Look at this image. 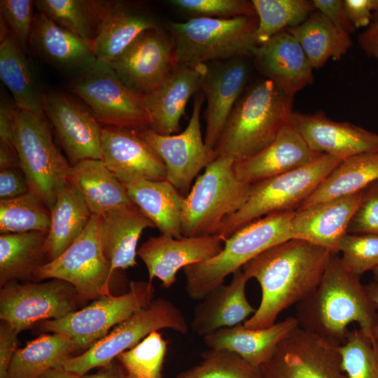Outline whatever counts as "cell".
<instances>
[{
	"label": "cell",
	"instance_id": "1",
	"mask_svg": "<svg viewBox=\"0 0 378 378\" xmlns=\"http://www.w3.org/2000/svg\"><path fill=\"white\" fill-rule=\"evenodd\" d=\"M330 252L309 241L293 238L263 251L242 267L261 288L255 312L243 323L250 329L275 323L278 316L306 298L318 285Z\"/></svg>",
	"mask_w": 378,
	"mask_h": 378
},
{
	"label": "cell",
	"instance_id": "2",
	"mask_svg": "<svg viewBox=\"0 0 378 378\" xmlns=\"http://www.w3.org/2000/svg\"><path fill=\"white\" fill-rule=\"evenodd\" d=\"M377 307L370 298L360 276L349 272L338 253H330L317 287L297 304L299 327L342 344L357 323L359 329L377 344Z\"/></svg>",
	"mask_w": 378,
	"mask_h": 378
},
{
	"label": "cell",
	"instance_id": "3",
	"mask_svg": "<svg viewBox=\"0 0 378 378\" xmlns=\"http://www.w3.org/2000/svg\"><path fill=\"white\" fill-rule=\"evenodd\" d=\"M293 101L267 79L249 86L225 124L214 149L217 155L237 162L267 146L289 121Z\"/></svg>",
	"mask_w": 378,
	"mask_h": 378
},
{
	"label": "cell",
	"instance_id": "4",
	"mask_svg": "<svg viewBox=\"0 0 378 378\" xmlns=\"http://www.w3.org/2000/svg\"><path fill=\"white\" fill-rule=\"evenodd\" d=\"M295 211L272 213L252 221L232 234L217 255L184 267L189 298L203 299L223 284L226 276L258 255L293 239L291 221Z\"/></svg>",
	"mask_w": 378,
	"mask_h": 378
},
{
	"label": "cell",
	"instance_id": "5",
	"mask_svg": "<svg viewBox=\"0 0 378 378\" xmlns=\"http://www.w3.org/2000/svg\"><path fill=\"white\" fill-rule=\"evenodd\" d=\"M251 184L239 178L234 161L218 156L199 175L185 197L181 214L183 237L217 235L223 221L246 202Z\"/></svg>",
	"mask_w": 378,
	"mask_h": 378
},
{
	"label": "cell",
	"instance_id": "6",
	"mask_svg": "<svg viewBox=\"0 0 378 378\" xmlns=\"http://www.w3.org/2000/svg\"><path fill=\"white\" fill-rule=\"evenodd\" d=\"M257 27V17L192 18L169 22L168 32L176 64L195 65L251 56Z\"/></svg>",
	"mask_w": 378,
	"mask_h": 378
},
{
	"label": "cell",
	"instance_id": "7",
	"mask_svg": "<svg viewBox=\"0 0 378 378\" xmlns=\"http://www.w3.org/2000/svg\"><path fill=\"white\" fill-rule=\"evenodd\" d=\"M341 161L323 154L303 167L252 184L245 204L223 221L216 236L225 242L256 219L272 213L298 210Z\"/></svg>",
	"mask_w": 378,
	"mask_h": 378
},
{
	"label": "cell",
	"instance_id": "8",
	"mask_svg": "<svg viewBox=\"0 0 378 378\" xmlns=\"http://www.w3.org/2000/svg\"><path fill=\"white\" fill-rule=\"evenodd\" d=\"M15 146L29 190L50 211L68 183L71 167L55 144L44 115L16 108L13 113Z\"/></svg>",
	"mask_w": 378,
	"mask_h": 378
},
{
	"label": "cell",
	"instance_id": "9",
	"mask_svg": "<svg viewBox=\"0 0 378 378\" xmlns=\"http://www.w3.org/2000/svg\"><path fill=\"white\" fill-rule=\"evenodd\" d=\"M169 328L182 335L188 325L181 309L164 298L150 303L119 323L85 352L68 358L62 366L79 377L94 368L110 364L122 352L132 348L154 331Z\"/></svg>",
	"mask_w": 378,
	"mask_h": 378
},
{
	"label": "cell",
	"instance_id": "10",
	"mask_svg": "<svg viewBox=\"0 0 378 378\" xmlns=\"http://www.w3.org/2000/svg\"><path fill=\"white\" fill-rule=\"evenodd\" d=\"M154 293L155 288L149 281H132L126 293L102 296L60 319L42 321L40 330L65 337L76 351H86L111 328L148 306Z\"/></svg>",
	"mask_w": 378,
	"mask_h": 378
},
{
	"label": "cell",
	"instance_id": "11",
	"mask_svg": "<svg viewBox=\"0 0 378 378\" xmlns=\"http://www.w3.org/2000/svg\"><path fill=\"white\" fill-rule=\"evenodd\" d=\"M68 88L87 104L99 123L138 131L150 128L144 96L127 88L106 61L97 59L75 74Z\"/></svg>",
	"mask_w": 378,
	"mask_h": 378
},
{
	"label": "cell",
	"instance_id": "12",
	"mask_svg": "<svg viewBox=\"0 0 378 378\" xmlns=\"http://www.w3.org/2000/svg\"><path fill=\"white\" fill-rule=\"evenodd\" d=\"M101 216L92 215L80 236L59 256L40 267L33 279L65 281L82 301L110 295L115 274L106 258L100 238Z\"/></svg>",
	"mask_w": 378,
	"mask_h": 378
},
{
	"label": "cell",
	"instance_id": "13",
	"mask_svg": "<svg viewBox=\"0 0 378 378\" xmlns=\"http://www.w3.org/2000/svg\"><path fill=\"white\" fill-rule=\"evenodd\" d=\"M81 301L76 288L63 280L27 284L15 281L1 288L0 318L20 333L42 321L66 316L78 310Z\"/></svg>",
	"mask_w": 378,
	"mask_h": 378
},
{
	"label": "cell",
	"instance_id": "14",
	"mask_svg": "<svg viewBox=\"0 0 378 378\" xmlns=\"http://www.w3.org/2000/svg\"><path fill=\"white\" fill-rule=\"evenodd\" d=\"M340 344L307 331L293 330L260 366L262 378H348Z\"/></svg>",
	"mask_w": 378,
	"mask_h": 378
},
{
	"label": "cell",
	"instance_id": "15",
	"mask_svg": "<svg viewBox=\"0 0 378 378\" xmlns=\"http://www.w3.org/2000/svg\"><path fill=\"white\" fill-rule=\"evenodd\" d=\"M204 99L201 92L195 94L191 117L180 133L162 135L150 128L139 131L163 161L166 180L185 196L200 172L218 157L202 138L200 117Z\"/></svg>",
	"mask_w": 378,
	"mask_h": 378
},
{
	"label": "cell",
	"instance_id": "16",
	"mask_svg": "<svg viewBox=\"0 0 378 378\" xmlns=\"http://www.w3.org/2000/svg\"><path fill=\"white\" fill-rule=\"evenodd\" d=\"M108 63L127 88L142 96L158 88L177 66L170 35L162 28L144 31Z\"/></svg>",
	"mask_w": 378,
	"mask_h": 378
},
{
	"label": "cell",
	"instance_id": "17",
	"mask_svg": "<svg viewBox=\"0 0 378 378\" xmlns=\"http://www.w3.org/2000/svg\"><path fill=\"white\" fill-rule=\"evenodd\" d=\"M101 149V160L124 186L141 180H166L163 161L138 130L104 125Z\"/></svg>",
	"mask_w": 378,
	"mask_h": 378
},
{
	"label": "cell",
	"instance_id": "18",
	"mask_svg": "<svg viewBox=\"0 0 378 378\" xmlns=\"http://www.w3.org/2000/svg\"><path fill=\"white\" fill-rule=\"evenodd\" d=\"M43 111L73 164L102 160V127L90 110L61 92H49L44 93Z\"/></svg>",
	"mask_w": 378,
	"mask_h": 378
},
{
	"label": "cell",
	"instance_id": "19",
	"mask_svg": "<svg viewBox=\"0 0 378 378\" xmlns=\"http://www.w3.org/2000/svg\"><path fill=\"white\" fill-rule=\"evenodd\" d=\"M224 242L216 235L174 238L160 234L149 237L137 249L152 283L154 278L166 288L176 281L178 271L192 264L206 261L217 255Z\"/></svg>",
	"mask_w": 378,
	"mask_h": 378
},
{
	"label": "cell",
	"instance_id": "20",
	"mask_svg": "<svg viewBox=\"0 0 378 378\" xmlns=\"http://www.w3.org/2000/svg\"><path fill=\"white\" fill-rule=\"evenodd\" d=\"M290 122L313 150L343 160L378 151V134L348 122H337L323 112L293 111Z\"/></svg>",
	"mask_w": 378,
	"mask_h": 378
},
{
	"label": "cell",
	"instance_id": "21",
	"mask_svg": "<svg viewBox=\"0 0 378 378\" xmlns=\"http://www.w3.org/2000/svg\"><path fill=\"white\" fill-rule=\"evenodd\" d=\"M201 85L206 99L204 111L206 132L204 142L215 149L225 124L245 88L249 69L245 57L214 62Z\"/></svg>",
	"mask_w": 378,
	"mask_h": 378
},
{
	"label": "cell",
	"instance_id": "22",
	"mask_svg": "<svg viewBox=\"0 0 378 378\" xmlns=\"http://www.w3.org/2000/svg\"><path fill=\"white\" fill-rule=\"evenodd\" d=\"M251 57L255 69L284 93L295 94L314 82L313 68L297 39L284 29L257 46Z\"/></svg>",
	"mask_w": 378,
	"mask_h": 378
},
{
	"label": "cell",
	"instance_id": "23",
	"mask_svg": "<svg viewBox=\"0 0 378 378\" xmlns=\"http://www.w3.org/2000/svg\"><path fill=\"white\" fill-rule=\"evenodd\" d=\"M207 70V64L177 65L158 88L144 96L152 130L162 135L180 131L187 103L201 91Z\"/></svg>",
	"mask_w": 378,
	"mask_h": 378
},
{
	"label": "cell",
	"instance_id": "24",
	"mask_svg": "<svg viewBox=\"0 0 378 378\" xmlns=\"http://www.w3.org/2000/svg\"><path fill=\"white\" fill-rule=\"evenodd\" d=\"M322 155L310 148L289 120L270 144L234 162V169L240 180L252 185L308 164Z\"/></svg>",
	"mask_w": 378,
	"mask_h": 378
},
{
	"label": "cell",
	"instance_id": "25",
	"mask_svg": "<svg viewBox=\"0 0 378 378\" xmlns=\"http://www.w3.org/2000/svg\"><path fill=\"white\" fill-rule=\"evenodd\" d=\"M363 191L296 210L291 221L293 238L338 253L340 242L347 233Z\"/></svg>",
	"mask_w": 378,
	"mask_h": 378
},
{
	"label": "cell",
	"instance_id": "26",
	"mask_svg": "<svg viewBox=\"0 0 378 378\" xmlns=\"http://www.w3.org/2000/svg\"><path fill=\"white\" fill-rule=\"evenodd\" d=\"M249 279L239 269L230 284H222L200 300L195 307L190 328L205 337L214 332L243 323L256 311L246 295Z\"/></svg>",
	"mask_w": 378,
	"mask_h": 378
},
{
	"label": "cell",
	"instance_id": "27",
	"mask_svg": "<svg viewBox=\"0 0 378 378\" xmlns=\"http://www.w3.org/2000/svg\"><path fill=\"white\" fill-rule=\"evenodd\" d=\"M29 46L53 66L74 75L97 61L89 42L39 11L34 15Z\"/></svg>",
	"mask_w": 378,
	"mask_h": 378
},
{
	"label": "cell",
	"instance_id": "28",
	"mask_svg": "<svg viewBox=\"0 0 378 378\" xmlns=\"http://www.w3.org/2000/svg\"><path fill=\"white\" fill-rule=\"evenodd\" d=\"M162 28L148 8L137 3L111 1L92 48L97 59L111 62L146 30Z\"/></svg>",
	"mask_w": 378,
	"mask_h": 378
},
{
	"label": "cell",
	"instance_id": "29",
	"mask_svg": "<svg viewBox=\"0 0 378 378\" xmlns=\"http://www.w3.org/2000/svg\"><path fill=\"white\" fill-rule=\"evenodd\" d=\"M148 227L155 226L134 204L101 216L102 247L113 272L137 265L138 241Z\"/></svg>",
	"mask_w": 378,
	"mask_h": 378
},
{
	"label": "cell",
	"instance_id": "30",
	"mask_svg": "<svg viewBox=\"0 0 378 378\" xmlns=\"http://www.w3.org/2000/svg\"><path fill=\"white\" fill-rule=\"evenodd\" d=\"M298 327L295 316L260 329L247 328L241 323L219 329L204 337V342L210 349L233 351L260 367L276 346Z\"/></svg>",
	"mask_w": 378,
	"mask_h": 378
},
{
	"label": "cell",
	"instance_id": "31",
	"mask_svg": "<svg viewBox=\"0 0 378 378\" xmlns=\"http://www.w3.org/2000/svg\"><path fill=\"white\" fill-rule=\"evenodd\" d=\"M1 20V80L10 92L18 108L44 115V92L36 71L5 22Z\"/></svg>",
	"mask_w": 378,
	"mask_h": 378
},
{
	"label": "cell",
	"instance_id": "32",
	"mask_svg": "<svg viewBox=\"0 0 378 378\" xmlns=\"http://www.w3.org/2000/svg\"><path fill=\"white\" fill-rule=\"evenodd\" d=\"M67 181L81 194L92 215L102 216L133 204L125 186L101 160H84L71 165Z\"/></svg>",
	"mask_w": 378,
	"mask_h": 378
},
{
	"label": "cell",
	"instance_id": "33",
	"mask_svg": "<svg viewBox=\"0 0 378 378\" xmlns=\"http://www.w3.org/2000/svg\"><path fill=\"white\" fill-rule=\"evenodd\" d=\"M127 195L162 234L181 238L183 195L167 180H141L125 185Z\"/></svg>",
	"mask_w": 378,
	"mask_h": 378
},
{
	"label": "cell",
	"instance_id": "34",
	"mask_svg": "<svg viewBox=\"0 0 378 378\" xmlns=\"http://www.w3.org/2000/svg\"><path fill=\"white\" fill-rule=\"evenodd\" d=\"M50 213L45 245L48 262L59 256L80 236L92 216L81 194L69 183L59 192Z\"/></svg>",
	"mask_w": 378,
	"mask_h": 378
},
{
	"label": "cell",
	"instance_id": "35",
	"mask_svg": "<svg viewBox=\"0 0 378 378\" xmlns=\"http://www.w3.org/2000/svg\"><path fill=\"white\" fill-rule=\"evenodd\" d=\"M378 180V151L342 160L298 209L358 192Z\"/></svg>",
	"mask_w": 378,
	"mask_h": 378
},
{
	"label": "cell",
	"instance_id": "36",
	"mask_svg": "<svg viewBox=\"0 0 378 378\" xmlns=\"http://www.w3.org/2000/svg\"><path fill=\"white\" fill-rule=\"evenodd\" d=\"M47 235L48 232L37 231L1 234V287L17 280L33 279L37 270L48 262Z\"/></svg>",
	"mask_w": 378,
	"mask_h": 378
},
{
	"label": "cell",
	"instance_id": "37",
	"mask_svg": "<svg viewBox=\"0 0 378 378\" xmlns=\"http://www.w3.org/2000/svg\"><path fill=\"white\" fill-rule=\"evenodd\" d=\"M286 29L299 42L313 69L323 67L330 59H341L352 45L351 34L316 10L300 25Z\"/></svg>",
	"mask_w": 378,
	"mask_h": 378
},
{
	"label": "cell",
	"instance_id": "38",
	"mask_svg": "<svg viewBox=\"0 0 378 378\" xmlns=\"http://www.w3.org/2000/svg\"><path fill=\"white\" fill-rule=\"evenodd\" d=\"M111 1L37 0L34 6L56 24L91 45L98 36Z\"/></svg>",
	"mask_w": 378,
	"mask_h": 378
},
{
	"label": "cell",
	"instance_id": "39",
	"mask_svg": "<svg viewBox=\"0 0 378 378\" xmlns=\"http://www.w3.org/2000/svg\"><path fill=\"white\" fill-rule=\"evenodd\" d=\"M75 351L65 337L42 334L17 350L5 378H41L49 370L61 366Z\"/></svg>",
	"mask_w": 378,
	"mask_h": 378
},
{
	"label": "cell",
	"instance_id": "40",
	"mask_svg": "<svg viewBox=\"0 0 378 378\" xmlns=\"http://www.w3.org/2000/svg\"><path fill=\"white\" fill-rule=\"evenodd\" d=\"M257 18L258 46L274 35L297 27L316 10L312 0H252Z\"/></svg>",
	"mask_w": 378,
	"mask_h": 378
},
{
	"label": "cell",
	"instance_id": "41",
	"mask_svg": "<svg viewBox=\"0 0 378 378\" xmlns=\"http://www.w3.org/2000/svg\"><path fill=\"white\" fill-rule=\"evenodd\" d=\"M51 213L33 192L0 200L1 234L26 232H48Z\"/></svg>",
	"mask_w": 378,
	"mask_h": 378
},
{
	"label": "cell",
	"instance_id": "42",
	"mask_svg": "<svg viewBox=\"0 0 378 378\" xmlns=\"http://www.w3.org/2000/svg\"><path fill=\"white\" fill-rule=\"evenodd\" d=\"M202 360L176 378H262L260 367L227 349H210Z\"/></svg>",
	"mask_w": 378,
	"mask_h": 378
},
{
	"label": "cell",
	"instance_id": "43",
	"mask_svg": "<svg viewBox=\"0 0 378 378\" xmlns=\"http://www.w3.org/2000/svg\"><path fill=\"white\" fill-rule=\"evenodd\" d=\"M167 349V341L158 331H154L116 358L127 378H162Z\"/></svg>",
	"mask_w": 378,
	"mask_h": 378
},
{
	"label": "cell",
	"instance_id": "44",
	"mask_svg": "<svg viewBox=\"0 0 378 378\" xmlns=\"http://www.w3.org/2000/svg\"><path fill=\"white\" fill-rule=\"evenodd\" d=\"M340 354L348 378H378V345L360 329L349 331Z\"/></svg>",
	"mask_w": 378,
	"mask_h": 378
},
{
	"label": "cell",
	"instance_id": "45",
	"mask_svg": "<svg viewBox=\"0 0 378 378\" xmlns=\"http://www.w3.org/2000/svg\"><path fill=\"white\" fill-rule=\"evenodd\" d=\"M341 260L351 273L360 277L378 266V235L346 233L340 242Z\"/></svg>",
	"mask_w": 378,
	"mask_h": 378
},
{
	"label": "cell",
	"instance_id": "46",
	"mask_svg": "<svg viewBox=\"0 0 378 378\" xmlns=\"http://www.w3.org/2000/svg\"><path fill=\"white\" fill-rule=\"evenodd\" d=\"M169 3L193 18L257 17L252 1L248 0H172Z\"/></svg>",
	"mask_w": 378,
	"mask_h": 378
},
{
	"label": "cell",
	"instance_id": "47",
	"mask_svg": "<svg viewBox=\"0 0 378 378\" xmlns=\"http://www.w3.org/2000/svg\"><path fill=\"white\" fill-rule=\"evenodd\" d=\"M34 1L30 0H1V18L26 53L33 27Z\"/></svg>",
	"mask_w": 378,
	"mask_h": 378
},
{
	"label": "cell",
	"instance_id": "48",
	"mask_svg": "<svg viewBox=\"0 0 378 378\" xmlns=\"http://www.w3.org/2000/svg\"><path fill=\"white\" fill-rule=\"evenodd\" d=\"M347 233L378 235V180L363 189Z\"/></svg>",
	"mask_w": 378,
	"mask_h": 378
},
{
	"label": "cell",
	"instance_id": "49",
	"mask_svg": "<svg viewBox=\"0 0 378 378\" xmlns=\"http://www.w3.org/2000/svg\"><path fill=\"white\" fill-rule=\"evenodd\" d=\"M316 10L321 13L335 26L354 34L356 28L349 19L342 0H312Z\"/></svg>",
	"mask_w": 378,
	"mask_h": 378
},
{
	"label": "cell",
	"instance_id": "50",
	"mask_svg": "<svg viewBox=\"0 0 378 378\" xmlns=\"http://www.w3.org/2000/svg\"><path fill=\"white\" fill-rule=\"evenodd\" d=\"M343 5L356 29L369 27L373 13L378 10V0H344Z\"/></svg>",
	"mask_w": 378,
	"mask_h": 378
},
{
	"label": "cell",
	"instance_id": "51",
	"mask_svg": "<svg viewBox=\"0 0 378 378\" xmlns=\"http://www.w3.org/2000/svg\"><path fill=\"white\" fill-rule=\"evenodd\" d=\"M19 332L8 323L0 324V378H5L11 360L18 349Z\"/></svg>",
	"mask_w": 378,
	"mask_h": 378
},
{
	"label": "cell",
	"instance_id": "52",
	"mask_svg": "<svg viewBox=\"0 0 378 378\" xmlns=\"http://www.w3.org/2000/svg\"><path fill=\"white\" fill-rule=\"evenodd\" d=\"M29 190L27 179L21 169H10L0 171V199L16 197Z\"/></svg>",
	"mask_w": 378,
	"mask_h": 378
},
{
	"label": "cell",
	"instance_id": "53",
	"mask_svg": "<svg viewBox=\"0 0 378 378\" xmlns=\"http://www.w3.org/2000/svg\"><path fill=\"white\" fill-rule=\"evenodd\" d=\"M16 108L1 99L0 108V144L7 146L14 150H16V148L13 132V113Z\"/></svg>",
	"mask_w": 378,
	"mask_h": 378
},
{
	"label": "cell",
	"instance_id": "54",
	"mask_svg": "<svg viewBox=\"0 0 378 378\" xmlns=\"http://www.w3.org/2000/svg\"><path fill=\"white\" fill-rule=\"evenodd\" d=\"M358 41L367 55L378 60V23L372 22L365 31L358 35Z\"/></svg>",
	"mask_w": 378,
	"mask_h": 378
},
{
	"label": "cell",
	"instance_id": "55",
	"mask_svg": "<svg viewBox=\"0 0 378 378\" xmlns=\"http://www.w3.org/2000/svg\"><path fill=\"white\" fill-rule=\"evenodd\" d=\"M78 378H127L126 372L120 363L113 360L110 364L100 368L95 373H87Z\"/></svg>",
	"mask_w": 378,
	"mask_h": 378
},
{
	"label": "cell",
	"instance_id": "56",
	"mask_svg": "<svg viewBox=\"0 0 378 378\" xmlns=\"http://www.w3.org/2000/svg\"><path fill=\"white\" fill-rule=\"evenodd\" d=\"M10 169H20V162L16 150L0 144V171Z\"/></svg>",
	"mask_w": 378,
	"mask_h": 378
},
{
	"label": "cell",
	"instance_id": "57",
	"mask_svg": "<svg viewBox=\"0 0 378 378\" xmlns=\"http://www.w3.org/2000/svg\"><path fill=\"white\" fill-rule=\"evenodd\" d=\"M41 378H78L66 371L62 365L47 371Z\"/></svg>",
	"mask_w": 378,
	"mask_h": 378
},
{
	"label": "cell",
	"instance_id": "58",
	"mask_svg": "<svg viewBox=\"0 0 378 378\" xmlns=\"http://www.w3.org/2000/svg\"><path fill=\"white\" fill-rule=\"evenodd\" d=\"M367 292L378 309V281H373L365 285ZM374 338L378 344V325L374 331Z\"/></svg>",
	"mask_w": 378,
	"mask_h": 378
},
{
	"label": "cell",
	"instance_id": "59",
	"mask_svg": "<svg viewBox=\"0 0 378 378\" xmlns=\"http://www.w3.org/2000/svg\"><path fill=\"white\" fill-rule=\"evenodd\" d=\"M374 281H378V266L375 267L372 271Z\"/></svg>",
	"mask_w": 378,
	"mask_h": 378
},
{
	"label": "cell",
	"instance_id": "60",
	"mask_svg": "<svg viewBox=\"0 0 378 378\" xmlns=\"http://www.w3.org/2000/svg\"><path fill=\"white\" fill-rule=\"evenodd\" d=\"M372 22L378 23V10L373 13Z\"/></svg>",
	"mask_w": 378,
	"mask_h": 378
}]
</instances>
